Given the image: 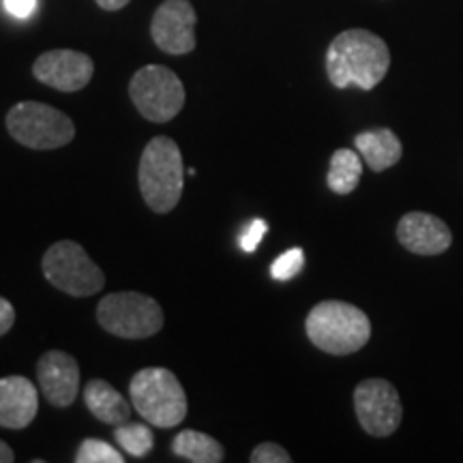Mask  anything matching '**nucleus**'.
<instances>
[{
  "label": "nucleus",
  "instance_id": "f257e3e1",
  "mask_svg": "<svg viewBox=\"0 0 463 463\" xmlns=\"http://www.w3.org/2000/svg\"><path fill=\"white\" fill-rule=\"evenodd\" d=\"M391 69V50L378 34L364 28L339 33L326 50V73L335 89L373 90Z\"/></svg>",
  "mask_w": 463,
  "mask_h": 463
},
{
  "label": "nucleus",
  "instance_id": "f03ea898",
  "mask_svg": "<svg viewBox=\"0 0 463 463\" xmlns=\"http://www.w3.org/2000/svg\"><path fill=\"white\" fill-rule=\"evenodd\" d=\"M305 331L317 350L333 356H347L367 345L372 322L354 305L344 300H322L307 316Z\"/></svg>",
  "mask_w": 463,
  "mask_h": 463
},
{
  "label": "nucleus",
  "instance_id": "7ed1b4c3",
  "mask_svg": "<svg viewBox=\"0 0 463 463\" xmlns=\"http://www.w3.org/2000/svg\"><path fill=\"white\" fill-rule=\"evenodd\" d=\"M140 191L146 206L155 213H170L184 189V165L181 148L167 136L153 137L140 159Z\"/></svg>",
  "mask_w": 463,
  "mask_h": 463
},
{
  "label": "nucleus",
  "instance_id": "20e7f679",
  "mask_svg": "<svg viewBox=\"0 0 463 463\" xmlns=\"http://www.w3.org/2000/svg\"><path fill=\"white\" fill-rule=\"evenodd\" d=\"M131 403L150 425L170 430L187 416V395L170 369H140L129 382Z\"/></svg>",
  "mask_w": 463,
  "mask_h": 463
},
{
  "label": "nucleus",
  "instance_id": "39448f33",
  "mask_svg": "<svg viewBox=\"0 0 463 463\" xmlns=\"http://www.w3.org/2000/svg\"><path fill=\"white\" fill-rule=\"evenodd\" d=\"M7 129L22 146L54 150L75 137V125L61 109L39 101H22L7 112Z\"/></svg>",
  "mask_w": 463,
  "mask_h": 463
},
{
  "label": "nucleus",
  "instance_id": "423d86ee",
  "mask_svg": "<svg viewBox=\"0 0 463 463\" xmlns=\"http://www.w3.org/2000/svg\"><path fill=\"white\" fill-rule=\"evenodd\" d=\"M97 320L116 337L148 339L164 328V311L146 294L116 292L108 294L97 307Z\"/></svg>",
  "mask_w": 463,
  "mask_h": 463
},
{
  "label": "nucleus",
  "instance_id": "0eeeda50",
  "mask_svg": "<svg viewBox=\"0 0 463 463\" xmlns=\"http://www.w3.org/2000/svg\"><path fill=\"white\" fill-rule=\"evenodd\" d=\"M43 275L69 297H92L106 286L103 270L73 241L54 242L43 256Z\"/></svg>",
  "mask_w": 463,
  "mask_h": 463
},
{
  "label": "nucleus",
  "instance_id": "6e6552de",
  "mask_svg": "<svg viewBox=\"0 0 463 463\" xmlns=\"http://www.w3.org/2000/svg\"><path fill=\"white\" fill-rule=\"evenodd\" d=\"M129 95L133 106L150 123H167L184 106V86L172 69L146 65L131 78Z\"/></svg>",
  "mask_w": 463,
  "mask_h": 463
},
{
  "label": "nucleus",
  "instance_id": "1a4fd4ad",
  "mask_svg": "<svg viewBox=\"0 0 463 463\" xmlns=\"http://www.w3.org/2000/svg\"><path fill=\"white\" fill-rule=\"evenodd\" d=\"M354 412L361 427L373 438H389L403 420L402 397L389 380H363L354 389Z\"/></svg>",
  "mask_w": 463,
  "mask_h": 463
},
{
  "label": "nucleus",
  "instance_id": "9d476101",
  "mask_svg": "<svg viewBox=\"0 0 463 463\" xmlns=\"http://www.w3.org/2000/svg\"><path fill=\"white\" fill-rule=\"evenodd\" d=\"M195 24L198 15L189 0H165L150 22V37L165 54L183 56L195 50Z\"/></svg>",
  "mask_w": 463,
  "mask_h": 463
},
{
  "label": "nucleus",
  "instance_id": "9b49d317",
  "mask_svg": "<svg viewBox=\"0 0 463 463\" xmlns=\"http://www.w3.org/2000/svg\"><path fill=\"white\" fill-rule=\"evenodd\" d=\"M95 62L89 54L75 50H50L34 61L33 75L39 82L61 92H78L89 86Z\"/></svg>",
  "mask_w": 463,
  "mask_h": 463
},
{
  "label": "nucleus",
  "instance_id": "f8f14e48",
  "mask_svg": "<svg viewBox=\"0 0 463 463\" xmlns=\"http://www.w3.org/2000/svg\"><path fill=\"white\" fill-rule=\"evenodd\" d=\"M397 241L416 256H439L453 245V232L444 219L414 211L399 219Z\"/></svg>",
  "mask_w": 463,
  "mask_h": 463
},
{
  "label": "nucleus",
  "instance_id": "ddd939ff",
  "mask_svg": "<svg viewBox=\"0 0 463 463\" xmlns=\"http://www.w3.org/2000/svg\"><path fill=\"white\" fill-rule=\"evenodd\" d=\"M37 380L43 397L54 408H69L80 392V367L71 354L50 350L39 358Z\"/></svg>",
  "mask_w": 463,
  "mask_h": 463
},
{
  "label": "nucleus",
  "instance_id": "4468645a",
  "mask_svg": "<svg viewBox=\"0 0 463 463\" xmlns=\"http://www.w3.org/2000/svg\"><path fill=\"white\" fill-rule=\"evenodd\" d=\"M39 410V391L22 375L0 378V427L26 430Z\"/></svg>",
  "mask_w": 463,
  "mask_h": 463
},
{
  "label": "nucleus",
  "instance_id": "2eb2a0df",
  "mask_svg": "<svg viewBox=\"0 0 463 463\" xmlns=\"http://www.w3.org/2000/svg\"><path fill=\"white\" fill-rule=\"evenodd\" d=\"M354 146L372 172H384L403 157V144L391 129H369L358 133Z\"/></svg>",
  "mask_w": 463,
  "mask_h": 463
},
{
  "label": "nucleus",
  "instance_id": "dca6fc26",
  "mask_svg": "<svg viewBox=\"0 0 463 463\" xmlns=\"http://www.w3.org/2000/svg\"><path fill=\"white\" fill-rule=\"evenodd\" d=\"M84 402L90 414L108 425H123L131 416L129 402L106 380H90L84 386Z\"/></svg>",
  "mask_w": 463,
  "mask_h": 463
},
{
  "label": "nucleus",
  "instance_id": "f3484780",
  "mask_svg": "<svg viewBox=\"0 0 463 463\" xmlns=\"http://www.w3.org/2000/svg\"><path fill=\"white\" fill-rule=\"evenodd\" d=\"M363 176V159L358 157L356 150L339 148L331 157L326 184L333 194L350 195L358 187Z\"/></svg>",
  "mask_w": 463,
  "mask_h": 463
},
{
  "label": "nucleus",
  "instance_id": "a211bd4d",
  "mask_svg": "<svg viewBox=\"0 0 463 463\" xmlns=\"http://www.w3.org/2000/svg\"><path fill=\"white\" fill-rule=\"evenodd\" d=\"M174 455L183 457L191 463H222L223 461V447L215 438L206 436L202 431L184 430L174 438L172 442Z\"/></svg>",
  "mask_w": 463,
  "mask_h": 463
},
{
  "label": "nucleus",
  "instance_id": "6ab92c4d",
  "mask_svg": "<svg viewBox=\"0 0 463 463\" xmlns=\"http://www.w3.org/2000/svg\"><path fill=\"white\" fill-rule=\"evenodd\" d=\"M116 442L123 447L125 453L133 457H144L153 450L155 436L146 425H137V422H123V425H116L114 431Z\"/></svg>",
  "mask_w": 463,
  "mask_h": 463
},
{
  "label": "nucleus",
  "instance_id": "aec40b11",
  "mask_svg": "<svg viewBox=\"0 0 463 463\" xmlns=\"http://www.w3.org/2000/svg\"><path fill=\"white\" fill-rule=\"evenodd\" d=\"M75 461L78 463H123L125 457L120 455L114 447L101 442V439H84V442L80 444Z\"/></svg>",
  "mask_w": 463,
  "mask_h": 463
},
{
  "label": "nucleus",
  "instance_id": "412c9836",
  "mask_svg": "<svg viewBox=\"0 0 463 463\" xmlns=\"http://www.w3.org/2000/svg\"><path fill=\"white\" fill-rule=\"evenodd\" d=\"M303 266H305L303 249L294 247L289 249V251L281 253V256L275 260L273 266H270V275H273L275 281H289L303 270Z\"/></svg>",
  "mask_w": 463,
  "mask_h": 463
},
{
  "label": "nucleus",
  "instance_id": "4be33fe9",
  "mask_svg": "<svg viewBox=\"0 0 463 463\" xmlns=\"http://www.w3.org/2000/svg\"><path fill=\"white\" fill-rule=\"evenodd\" d=\"M249 459H251V463H289L292 461V457H289L288 450L279 447V444L262 442L253 449V453Z\"/></svg>",
  "mask_w": 463,
  "mask_h": 463
},
{
  "label": "nucleus",
  "instance_id": "5701e85b",
  "mask_svg": "<svg viewBox=\"0 0 463 463\" xmlns=\"http://www.w3.org/2000/svg\"><path fill=\"white\" fill-rule=\"evenodd\" d=\"M266 232H269V223L262 222V219H253V222L247 225L245 232H242L241 239H239L242 251H247V253L256 251L258 245L266 236Z\"/></svg>",
  "mask_w": 463,
  "mask_h": 463
},
{
  "label": "nucleus",
  "instance_id": "b1692460",
  "mask_svg": "<svg viewBox=\"0 0 463 463\" xmlns=\"http://www.w3.org/2000/svg\"><path fill=\"white\" fill-rule=\"evenodd\" d=\"M37 3L39 0H5V9H7V14L17 17V20H26V17L34 14Z\"/></svg>",
  "mask_w": 463,
  "mask_h": 463
},
{
  "label": "nucleus",
  "instance_id": "393cba45",
  "mask_svg": "<svg viewBox=\"0 0 463 463\" xmlns=\"http://www.w3.org/2000/svg\"><path fill=\"white\" fill-rule=\"evenodd\" d=\"M14 322H15L14 305H11L7 298L0 297V337H3V335H7L11 331Z\"/></svg>",
  "mask_w": 463,
  "mask_h": 463
},
{
  "label": "nucleus",
  "instance_id": "a878e982",
  "mask_svg": "<svg viewBox=\"0 0 463 463\" xmlns=\"http://www.w3.org/2000/svg\"><path fill=\"white\" fill-rule=\"evenodd\" d=\"M131 0H97V5H99L103 11H120V9H125Z\"/></svg>",
  "mask_w": 463,
  "mask_h": 463
},
{
  "label": "nucleus",
  "instance_id": "bb28decb",
  "mask_svg": "<svg viewBox=\"0 0 463 463\" xmlns=\"http://www.w3.org/2000/svg\"><path fill=\"white\" fill-rule=\"evenodd\" d=\"M14 461H15L14 449H11L7 442H3V439H0V463H14Z\"/></svg>",
  "mask_w": 463,
  "mask_h": 463
}]
</instances>
